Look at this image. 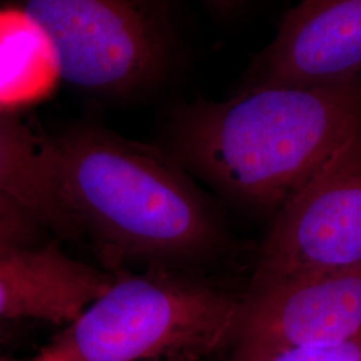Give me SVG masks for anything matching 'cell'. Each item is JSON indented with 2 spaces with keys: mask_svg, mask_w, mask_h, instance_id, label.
I'll use <instances>...</instances> for the list:
<instances>
[{
  "mask_svg": "<svg viewBox=\"0 0 361 361\" xmlns=\"http://www.w3.org/2000/svg\"><path fill=\"white\" fill-rule=\"evenodd\" d=\"M32 224L25 212L0 197V253L27 247Z\"/></svg>",
  "mask_w": 361,
  "mask_h": 361,
  "instance_id": "12",
  "label": "cell"
},
{
  "mask_svg": "<svg viewBox=\"0 0 361 361\" xmlns=\"http://www.w3.org/2000/svg\"><path fill=\"white\" fill-rule=\"evenodd\" d=\"M361 77V0H305L253 59L243 90L317 89Z\"/></svg>",
  "mask_w": 361,
  "mask_h": 361,
  "instance_id": "7",
  "label": "cell"
},
{
  "mask_svg": "<svg viewBox=\"0 0 361 361\" xmlns=\"http://www.w3.org/2000/svg\"><path fill=\"white\" fill-rule=\"evenodd\" d=\"M0 361H8V360H3V359H0Z\"/></svg>",
  "mask_w": 361,
  "mask_h": 361,
  "instance_id": "13",
  "label": "cell"
},
{
  "mask_svg": "<svg viewBox=\"0 0 361 361\" xmlns=\"http://www.w3.org/2000/svg\"><path fill=\"white\" fill-rule=\"evenodd\" d=\"M361 265V134L274 219L249 289Z\"/></svg>",
  "mask_w": 361,
  "mask_h": 361,
  "instance_id": "5",
  "label": "cell"
},
{
  "mask_svg": "<svg viewBox=\"0 0 361 361\" xmlns=\"http://www.w3.org/2000/svg\"><path fill=\"white\" fill-rule=\"evenodd\" d=\"M114 277L59 246L0 253V320L34 319L67 325L110 288Z\"/></svg>",
  "mask_w": 361,
  "mask_h": 361,
  "instance_id": "8",
  "label": "cell"
},
{
  "mask_svg": "<svg viewBox=\"0 0 361 361\" xmlns=\"http://www.w3.org/2000/svg\"><path fill=\"white\" fill-rule=\"evenodd\" d=\"M249 361H361V335L338 344L284 349Z\"/></svg>",
  "mask_w": 361,
  "mask_h": 361,
  "instance_id": "11",
  "label": "cell"
},
{
  "mask_svg": "<svg viewBox=\"0 0 361 361\" xmlns=\"http://www.w3.org/2000/svg\"><path fill=\"white\" fill-rule=\"evenodd\" d=\"M360 335L361 265L308 273L247 290L235 331V361Z\"/></svg>",
  "mask_w": 361,
  "mask_h": 361,
  "instance_id": "6",
  "label": "cell"
},
{
  "mask_svg": "<svg viewBox=\"0 0 361 361\" xmlns=\"http://www.w3.org/2000/svg\"><path fill=\"white\" fill-rule=\"evenodd\" d=\"M243 301L195 271L122 276L30 361H202L235 336Z\"/></svg>",
  "mask_w": 361,
  "mask_h": 361,
  "instance_id": "3",
  "label": "cell"
},
{
  "mask_svg": "<svg viewBox=\"0 0 361 361\" xmlns=\"http://www.w3.org/2000/svg\"><path fill=\"white\" fill-rule=\"evenodd\" d=\"M20 10L47 40L59 78L80 90L128 98L159 85L173 65L169 3L31 0Z\"/></svg>",
  "mask_w": 361,
  "mask_h": 361,
  "instance_id": "4",
  "label": "cell"
},
{
  "mask_svg": "<svg viewBox=\"0 0 361 361\" xmlns=\"http://www.w3.org/2000/svg\"><path fill=\"white\" fill-rule=\"evenodd\" d=\"M50 46L20 8L0 10V109L38 101L58 80Z\"/></svg>",
  "mask_w": 361,
  "mask_h": 361,
  "instance_id": "10",
  "label": "cell"
},
{
  "mask_svg": "<svg viewBox=\"0 0 361 361\" xmlns=\"http://www.w3.org/2000/svg\"><path fill=\"white\" fill-rule=\"evenodd\" d=\"M359 134L361 77L180 106L168 121L164 149L225 200L276 219Z\"/></svg>",
  "mask_w": 361,
  "mask_h": 361,
  "instance_id": "1",
  "label": "cell"
},
{
  "mask_svg": "<svg viewBox=\"0 0 361 361\" xmlns=\"http://www.w3.org/2000/svg\"><path fill=\"white\" fill-rule=\"evenodd\" d=\"M50 146L66 207L107 257L197 273L226 252L219 205L164 147L92 126Z\"/></svg>",
  "mask_w": 361,
  "mask_h": 361,
  "instance_id": "2",
  "label": "cell"
},
{
  "mask_svg": "<svg viewBox=\"0 0 361 361\" xmlns=\"http://www.w3.org/2000/svg\"><path fill=\"white\" fill-rule=\"evenodd\" d=\"M0 197L61 233L79 229L66 207L50 142L40 141L0 109Z\"/></svg>",
  "mask_w": 361,
  "mask_h": 361,
  "instance_id": "9",
  "label": "cell"
}]
</instances>
